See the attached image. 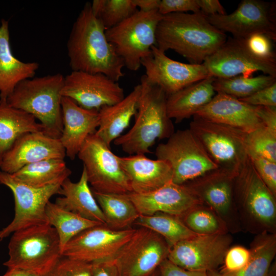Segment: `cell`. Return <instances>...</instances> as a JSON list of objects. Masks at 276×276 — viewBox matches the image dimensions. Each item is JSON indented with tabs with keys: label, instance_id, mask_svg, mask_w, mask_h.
<instances>
[{
	"label": "cell",
	"instance_id": "25",
	"mask_svg": "<svg viewBox=\"0 0 276 276\" xmlns=\"http://www.w3.org/2000/svg\"><path fill=\"white\" fill-rule=\"evenodd\" d=\"M39 68L37 62H24L12 54L8 21L2 19L0 25V102L8 96L22 81L33 78Z\"/></svg>",
	"mask_w": 276,
	"mask_h": 276
},
{
	"label": "cell",
	"instance_id": "34",
	"mask_svg": "<svg viewBox=\"0 0 276 276\" xmlns=\"http://www.w3.org/2000/svg\"><path fill=\"white\" fill-rule=\"evenodd\" d=\"M249 249V260L242 270L233 274H224L226 276H269L270 267L276 254L275 235L263 233L258 236Z\"/></svg>",
	"mask_w": 276,
	"mask_h": 276
},
{
	"label": "cell",
	"instance_id": "33",
	"mask_svg": "<svg viewBox=\"0 0 276 276\" xmlns=\"http://www.w3.org/2000/svg\"><path fill=\"white\" fill-rule=\"evenodd\" d=\"M134 224L157 233L166 240L170 247L197 235L190 230L179 217L163 213L140 215Z\"/></svg>",
	"mask_w": 276,
	"mask_h": 276
},
{
	"label": "cell",
	"instance_id": "15",
	"mask_svg": "<svg viewBox=\"0 0 276 276\" xmlns=\"http://www.w3.org/2000/svg\"><path fill=\"white\" fill-rule=\"evenodd\" d=\"M231 242L227 233L197 234L171 246L167 259L185 269L208 272L223 262Z\"/></svg>",
	"mask_w": 276,
	"mask_h": 276
},
{
	"label": "cell",
	"instance_id": "27",
	"mask_svg": "<svg viewBox=\"0 0 276 276\" xmlns=\"http://www.w3.org/2000/svg\"><path fill=\"white\" fill-rule=\"evenodd\" d=\"M88 184L86 171L83 168L78 182H72L68 177L63 181L58 194L63 196L58 197L55 203L84 218L106 225L103 213Z\"/></svg>",
	"mask_w": 276,
	"mask_h": 276
},
{
	"label": "cell",
	"instance_id": "9",
	"mask_svg": "<svg viewBox=\"0 0 276 276\" xmlns=\"http://www.w3.org/2000/svg\"><path fill=\"white\" fill-rule=\"evenodd\" d=\"M189 128L218 168L236 172L247 158V133L197 116Z\"/></svg>",
	"mask_w": 276,
	"mask_h": 276
},
{
	"label": "cell",
	"instance_id": "1",
	"mask_svg": "<svg viewBox=\"0 0 276 276\" xmlns=\"http://www.w3.org/2000/svg\"><path fill=\"white\" fill-rule=\"evenodd\" d=\"M105 29L86 3L75 22L67 42L72 71L101 73L118 82L124 76L122 59L108 41Z\"/></svg>",
	"mask_w": 276,
	"mask_h": 276
},
{
	"label": "cell",
	"instance_id": "52",
	"mask_svg": "<svg viewBox=\"0 0 276 276\" xmlns=\"http://www.w3.org/2000/svg\"><path fill=\"white\" fill-rule=\"evenodd\" d=\"M28 276H40V275L35 274L29 273Z\"/></svg>",
	"mask_w": 276,
	"mask_h": 276
},
{
	"label": "cell",
	"instance_id": "5",
	"mask_svg": "<svg viewBox=\"0 0 276 276\" xmlns=\"http://www.w3.org/2000/svg\"><path fill=\"white\" fill-rule=\"evenodd\" d=\"M8 269L17 268L43 276L62 257L58 235L49 224L15 231L9 245Z\"/></svg>",
	"mask_w": 276,
	"mask_h": 276
},
{
	"label": "cell",
	"instance_id": "7",
	"mask_svg": "<svg viewBox=\"0 0 276 276\" xmlns=\"http://www.w3.org/2000/svg\"><path fill=\"white\" fill-rule=\"evenodd\" d=\"M155 154L168 163L173 171L172 181L179 185L218 168L190 128L174 132L166 143L157 145Z\"/></svg>",
	"mask_w": 276,
	"mask_h": 276
},
{
	"label": "cell",
	"instance_id": "28",
	"mask_svg": "<svg viewBox=\"0 0 276 276\" xmlns=\"http://www.w3.org/2000/svg\"><path fill=\"white\" fill-rule=\"evenodd\" d=\"M215 77L209 76L167 96L169 117L179 123L195 116L215 95L213 83Z\"/></svg>",
	"mask_w": 276,
	"mask_h": 276
},
{
	"label": "cell",
	"instance_id": "12",
	"mask_svg": "<svg viewBox=\"0 0 276 276\" xmlns=\"http://www.w3.org/2000/svg\"><path fill=\"white\" fill-rule=\"evenodd\" d=\"M275 3L243 0L232 13L205 16L212 25L231 33L234 38L246 39L255 34H263L276 41Z\"/></svg>",
	"mask_w": 276,
	"mask_h": 276
},
{
	"label": "cell",
	"instance_id": "41",
	"mask_svg": "<svg viewBox=\"0 0 276 276\" xmlns=\"http://www.w3.org/2000/svg\"><path fill=\"white\" fill-rule=\"evenodd\" d=\"M247 155L262 181L276 197V162L251 153Z\"/></svg>",
	"mask_w": 276,
	"mask_h": 276
},
{
	"label": "cell",
	"instance_id": "14",
	"mask_svg": "<svg viewBox=\"0 0 276 276\" xmlns=\"http://www.w3.org/2000/svg\"><path fill=\"white\" fill-rule=\"evenodd\" d=\"M135 231L116 230L103 224L90 227L70 240L62 256L89 263L112 260Z\"/></svg>",
	"mask_w": 276,
	"mask_h": 276
},
{
	"label": "cell",
	"instance_id": "40",
	"mask_svg": "<svg viewBox=\"0 0 276 276\" xmlns=\"http://www.w3.org/2000/svg\"><path fill=\"white\" fill-rule=\"evenodd\" d=\"M250 257V249L243 246L237 245L229 247L224 256L221 273L229 274L242 270L247 264Z\"/></svg>",
	"mask_w": 276,
	"mask_h": 276
},
{
	"label": "cell",
	"instance_id": "17",
	"mask_svg": "<svg viewBox=\"0 0 276 276\" xmlns=\"http://www.w3.org/2000/svg\"><path fill=\"white\" fill-rule=\"evenodd\" d=\"M61 94L84 108L97 110L124 98L118 82L103 74L82 71H72L64 77Z\"/></svg>",
	"mask_w": 276,
	"mask_h": 276
},
{
	"label": "cell",
	"instance_id": "21",
	"mask_svg": "<svg viewBox=\"0 0 276 276\" xmlns=\"http://www.w3.org/2000/svg\"><path fill=\"white\" fill-rule=\"evenodd\" d=\"M246 133L264 126L254 106L226 94L217 93L211 101L195 114Z\"/></svg>",
	"mask_w": 276,
	"mask_h": 276
},
{
	"label": "cell",
	"instance_id": "45",
	"mask_svg": "<svg viewBox=\"0 0 276 276\" xmlns=\"http://www.w3.org/2000/svg\"><path fill=\"white\" fill-rule=\"evenodd\" d=\"M157 269L159 272L157 276H208L206 272L185 269L167 259L161 263Z\"/></svg>",
	"mask_w": 276,
	"mask_h": 276
},
{
	"label": "cell",
	"instance_id": "8",
	"mask_svg": "<svg viewBox=\"0 0 276 276\" xmlns=\"http://www.w3.org/2000/svg\"><path fill=\"white\" fill-rule=\"evenodd\" d=\"M77 155L83 163L93 191L118 194L132 192L119 156L95 133L88 136Z\"/></svg>",
	"mask_w": 276,
	"mask_h": 276
},
{
	"label": "cell",
	"instance_id": "10",
	"mask_svg": "<svg viewBox=\"0 0 276 276\" xmlns=\"http://www.w3.org/2000/svg\"><path fill=\"white\" fill-rule=\"evenodd\" d=\"M64 180L45 187L35 188L17 181L11 174L0 171V183L11 190L15 202L14 218L9 224L0 230V241L18 230L48 224L46 206L53 195L59 194Z\"/></svg>",
	"mask_w": 276,
	"mask_h": 276
},
{
	"label": "cell",
	"instance_id": "39",
	"mask_svg": "<svg viewBox=\"0 0 276 276\" xmlns=\"http://www.w3.org/2000/svg\"><path fill=\"white\" fill-rule=\"evenodd\" d=\"M93 264L62 257L43 276H92Z\"/></svg>",
	"mask_w": 276,
	"mask_h": 276
},
{
	"label": "cell",
	"instance_id": "38",
	"mask_svg": "<svg viewBox=\"0 0 276 276\" xmlns=\"http://www.w3.org/2000/svg\"><path fill=\"white\" fill-rule=\"evenodd\" d=\"M247 153L276 162V132L262 126L247 133Z\"/></svg>",
	"mask_w": 276,
	"mask_h": 276
},
{
	"label": "cell",
	"instance_id": "13",
	"mask_svg": "<svg viewBox=\"0 0 276 276\" xmlns=\"http://www.w3.org/2000/svg\"><path fill=\"white\" fill-rule=\"evenodd\" d=\"M203 63L210 76L216 78L249 77L258 71L276 77V60L257 56L247 48L245 39L234 37L227 39Z\"/></svg>",
	"mask_w": 276,
	"mask_h": 276
},
{
	"label": "cell",
	"instance_id": "23",
	"mask_svg": "<svg viewBox=\"0 0 276 276\" xmlns=\"http://www.w3.org/2000/svg\"><path fill=\"white\" fill-rule=\"evenodd\" d=\"M237 171L218 168L186 184L222 219L233 208L234 177Z\"/></svg>",
	"mask_w": 276,
	"mask_h": 276
},
{
	"label": "cell",
	"instance_id": "3",
	"mask_svg": "<svg viewBox=\"0 0 276 276\" xmlns=\"http://www.w3.org/2000/svg\"><path fill=\"white\" fill-rule=\"evenodd\" d=\"M141 94L131 129L113 142L130 155L151 153L157 140L168 139L175 131L166 107L167 96L158 86L141 77Z\"/></svg>",
	"mask_w": 276,
	"mask_h": 276
},
{
	"label": "cell",
	"instance_id": "2",
	"mask_svg": "<svg viewBox=\"0 0 276 276\" xmlns=\"http://www.w3.org/2000/svg\"><path fill=\"white\" fill-rule=\"evenodd\" d=\"M225 33L212 25L201 12L163 15L156 32V47L172 50L190 63L201 64L226 41Z\"/></svg>",
	"mask_w": 276,
	"mask_h": 276
},
{
	"label": "cell",
	"instance_id": "26",
	"mask_svg": "<svg viewBox=\"0 0 276 276\" xmlns=\"http://www.w3.org/2000/svg\"><path fill=\"white\" fill-rule=\"evenodd\" d=\"M141 84L119 102L99 110V126L95 134L107 146L122 135L135 116L141 94Z\"/></svg>",
	"mask_w": 276,
	"mask_h": 276
},
{
	"label": "cell",
	"instance_id": "30",
	"mask_svg": "<svg viewBox=\"0 0 276 276\" xmlns=\"http://www.w3.org/2000/svg\"><path fill=\"white\" fill-rule=\"evenodd\" d=\"M104 216L106 225L116 230L130 228L140 214L127 194H106L92 190Z\"/></svg>",
	"mask_w": 276,
	"mask_h": 276
},
{
	"label": "cell",
	"instance_id": "49",
	"mask_svg": "<svg viewBox=\"0 0 276 276\" xmlns=\"http://www.w3.org/2000/svg\"><path fill=\"white\" fill-rule=\"evenodd\" d=\"M160 0H133L139 10L149 12L158 10Z\"/></svg>",
	"mask_w": 276,
	"mask_h": 276
},
{
	"label": "cell",
	"instance_id": "53",
	"mask_svg": "<svg viewBox=\"0 0 276 276\" xmlns=\"http://www.w3.org/2000/svg\"><path fill=\"white\" fill-rule=\"evenodd\" d=\"M148 276H155V272H154V273L150 274Z\"/></svg>",
	"mask_w": 276,
	"mask_h": 276
},
{
	"label": "cell",
	"instance_id": "42",
	"mask_svg": "<svg viewBox=\"0 0 276 276\" xmlns=\"http://www.w3.org/2000/svg\"><path fill=\"white\" fill-rule=\"evenodd\" d=\"M247 48L255 55L260 58L276 60L273 49V42L263 34H255L245 39Z\"/></svg>",
	"mask_w": 276,
	"mask_h": 276
},
{
	"label": "cell",
	"instance_id": "47",
	"mask_svg": "<svg viewBox=\"0 0 276 276\" xmlns=\"http://www.w3.org/2000/svg\"><path fill=\"white\" fill-rule=\"evenodd\" d=\"M92 276H120L113 260L92 263Z\"/></svg>",
	"mask_w": 276,
	"mask_h": 276
},
{
	"label": "cell",
	"instance_id": "37",
	"mask_svg": "<svg viewBox=\"0 0 276 276\" xmlns=\"http://www.w3.org/2000/svg\"><path fill=\"white\" fill-rule=\"evenodd\" d=\"M90 5L93 14L105 30L121 23L137 10L133 0H94Z\"/></svg>",
	"mask_w": 276,
	"mask_h": 276
},
{
	"label": "cell",
	"instance_id": "31",
	"mask_svg": "<svg viewBox=\"0 0 276 276\" xmlns=\"http://www.w3.org/2000/svg\"><path fill=\"white\" fill-rule=\"evenodd\" d=\"M64 159H48L27 165L12 176L17 181L35 187L43 188L71 175Z\"/></svg>",
	"mask_w": 276,
	"mask_h": 276
},
{
	"label": "cell",
	"instance_id": "22",
	"mask_svg": "<svg viewBox=\"0 0 276 276\" xmlns=\"http://www.w3.org/2000/svg\"><path fill=\"white\" fill-rule=\"evenodd\" d=\"M63 130L60 141L71 160L78 155L86 139L99 126V110L84 108L71 99H61Z\"/></svg>",
	"mask_w": 276,
	"mask_h": 276
},
{
	"label": "cell",
	"instance_id": "19",
	"mask_svg": "<svg viewBox=\"0 0 276 276\" xmlns=\"http://www.w3.org/2000/svg\"><path fill=\"white\" fill-rule=\"evenodd\" d=\"M127 195L140 215L163 213L180 218L194 207L203 204L186 183L172 181L150 192Z\"/></svg>",
	"mask_w": 276,
	"mask_h": 276
},
{
	"label": "cell",
	"instance_id": "50",
	"mask_svg": "<svg viewBox=\"0 0 276 276\" xmlns=\"http://www.w3.org/2000/svg\"><path fill=\"white\" fill-rule=\"evenodd\" d=\"M29 273L17 268L8 269V271L2 276H28Z\"/></svg>",
	"mask_w": 276,
	"mask_h": 276
},
{
	"label": "cell",
	"instance_id": "36",
	"mask_svg": "<svg viewBox=\"0 0 276 276\" xmlns=\"http://www.w3.org/2000/svg\"><path fill=\"white\" fill-rule=\"evenodd\" d=\"M192 232L199 235L226 233L225 221L212 209L199 204L179 218Z\"/></svg>",
	"mask_w": 276,
	"mask_h": 276
},
{
	"label": "cell",
	"instance_id": "46",
	"mask_svg": "<svg viewBox=\"0 0 276 276\" xmlns=\"http://www.w3.org/2000/svg\"><path fill=\"white\" fill-rule=\"evenodd\" d=\"M255 107L263 125L276 132V107L257 106Z\"/></svg>",
	"mask_w": 276,
	"mask_h": 276
},
{
	"label": "cell",
	"instance_id": "35",
	"mask_svg": "<svg viewBox=\"0 0 276 276\" xmlns=\"http://www.w3.org/2000/svg\"><path fill=\"white\" fill-rule=\"evenodd\" d=\"M276 82V77L268 75L245 77L238 75L227 78H215L213 85L216 93L237 99L247 97Z\"/></svg>",
	"mask_w": 276,
	"mask_h": 276
},
{
	"label": "cell",
	"instance_id": "24",
	"mask_svg": "<svg viewBox=\"0 0 276 276\" xmlns=\"http://www.w3.org/2000/svg\"><path fill=\"white\" fill-rule=\"evenodd\" d=\"M119 159L129 178L133 193L150 192L172 180V168L164 160L151 159L144 154L119 156Z\"/></svg>",
	"mask_w": 276,
	"mask_h": 276
},
{
	"label": "cell",
	"instance_id": "18",
	"mask_svg": "<svg viewBox=\"0 0 276 276\" xmlns=\"http://www.w3.org/2000/svg\"><path fill=\"white\" fill-rule=\"evenodd\" d=\"M234 191L235 200L238 198L255 220L266 227H274L276 197L262 181L248 155L236 173Z\"/></svg>",
	"mask_w": 276,
	"mask_h": 276
},
{
	"label": "cell",
	"instance_id": "32",
	"mask_svg": "<svg viewBox=\"0 0 276 276\" xmlns=\"http://www.w3.org/2000/svg\"><path fill=\"white\" fill-rule=\"evenodd\" d=\"M45 213L48 224L55 228L58 235L61 252L65 244L78 234L102 224L67 211L50 201L46 206Z\"/></svg>",
	"mask_w": 276,
	"mask_h": 276
},
{
	"label": "cell",
	"instance_id": "16",
	"mask_svg": "<svg viewBox=\"0 0 276 276\" xmlns=\"http://www.w3.org/2000/svg\"><path fill=\"white\" fill-rule=\"evenodd\" d=\"M145 77L151 84L159 87L167 96L211 76L202 63H185L169 58L155 45L141 61Z\"/></svg>",
	"mask_w": 276,
	"mask_h": 276
},
{
	"label": "cell",
	"instance_id": "11",
	"mask_svg": "<svg viewBox=\"0 0 276 276\" xmlns=\"http://www.w3.org/2000/svg\"><path fill=\"white\" fill-rule=\"evenodd\" d=\"M170 248L160 235L140 227L112 260L120 276H148L167 258Z\"/></svg>",
	"mask_w": 276,
	"mask_h": 276
},
{
	"label": "cell",
	"instance_id": "29",
	"mask_svg": "<svg viewBox=\"0 0 276 276\" xmlns=\"http://www.w3.org/2000/svg\"><path fill=\"white\" fill-rule=\"evenodd\" d=\"M31 114L0 102V163L4 154L20 136L29 132L43 133L42 125Z\"/></svg>",
	"mask_w": 276,
	"mask_h": 276
},
{
	"label": "cell",
	"instance_id": "4",
	"mask_svg": "<svg viewBox=\"0 0 276 276\" xmlns=\"http://www.w3.org/2000/svg\"><path fill=\"white\" fill-rule=\"evenodd\" d=\"M64 81V77L60 73L24 80L16 85L6 102L39 120L44 134L60 139L63 130L61 91Z\"/></svg>",
	"mask_w": 276,
	"mask_h": 276
},
{
	"label": "cell",
	"instance_id": "48",
	"mask_svg": "<svg viewBox=\"0 0 276 276\" xmlns=\"http://www.w3.org/2000/svg\"><path fill=\"white\" fill-rule=\"evenodd\" d=\"M197 3L200 12L205 16L226 14L218 0H197Z\"/></svg>",
	"mask_w": 276,
	"mask_h": 276
},
{
	"label": "cell",
	"instance_id": "43",
	"mask_svg": "<svg viewBox=\"0 0 276 276\" xmlns=\"http://www.w3.org/2000/svg\"><path fill=\"white\" fill-rule=\"evenodd\" d=\"M158 11L162 15L188 11L193 13L200 12L197 0H161Z\"/></svg>",
	"mask_w": 276,
	"mask_h": 276
},
{
	"label": "cell",
	"instance_id": "44",
	"mask_svg": "<svg viewBox=\"0 0 276 276\" xmlns=\"http://www.w3.org/2000/svg\"><path fill=\"white\" fill-rule=\"evenodd\" d=\"M239 100L254 106L276 107V82Z\"/></svg>",
	"mask_w": 276,
	"mask_h": 276
},
{
	"label": "cell",
	"instance_id": "20",
	"mask_svg": "<svg viewBox=\"0 0 276 276\" xmlns=\"http://www.w3.org/2000/svg\"><path fill=\"white\" fill-rule=\"evenodd\" d=\"M65 155L60 139L41 132H29L18 137L4 154L0 169L13 174L27 165L48 159H64Z\"/></svg>",
	"mask_w": 276,
	"mask_h": 276
},
{
	"label": "cell",
	"instance_id": "6",
	"mask_svg": "<svg viewBox=\"0 0 276 276\" xmlns=\"http://www.w3.org/2000/svg\"><path fill=\"white\" fill-rule=\"evenodd\" d=\"M163 15L157 10H137L118 25L105 30V35L124 66L136 71L142 60L156 46V32Z\"/></svg>",
	"mask_w": 276,
	"mask_h": 276
},
{
	"label": "cell",
	"instance_id": "51",
	"mask_svg": "<svg viewBox=\"0 0 276 276\" xmlns=\"http://www.w3.org/2000/svg\"><path fill=\"white\" fill-rule=\"evenodd\" d=\"M208 276H226L222 273H218L215 270L210 271L208 272Z\"/></svg>",
	"mask_w": 276,
	"mask_h": 276
}]
</instances>
